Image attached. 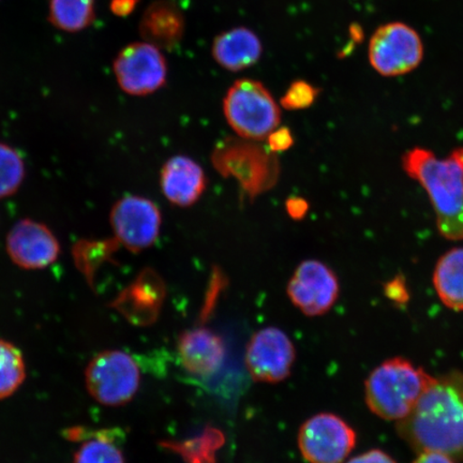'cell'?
Wrapping results in <instances>:
<instances>
[{
	"instance_id": "1",
	"label": "cell",
	"mask_w": 463,
	"mask_h": 463,
	"mask_svg": "<svg viewBox=\"0 0 463 463\" xmlns=\"http://www.w3.org/2000/svg\"><path fill=\"white\" fill-rule=\"evenodd\" d=\"M396 430L416 453L436 451L462 461L463 373L451 370L434 378Z\"/></svg>"
},
{
	"instance_id": "2",
	"label": "cell",
	"mask_w": 463,
	"mask_h": 463,
	"mask_svg": "<svg viewBox=\"0 0 463 463\" xmlns=\"http://www.w3.org/2000/svg\"><path fill=\"white\" fill-rule=\"evenodd\" d=\"M402 167L430 196L439 234L449 241L463 240V147L445 159L415 147L403 155Z\"/></svg>"
},
{
	"instance_id": "3",
	"label": "cell",
	"mask_w": 463,
	"mask_h": 463,
	"mask_svg": "<svg viewBox=\"0 0 463 463\" xmlns=\"http://www.w3.org/2000/svg\"><path fill=\"white\" fill-rule=\"evenodd\" d=\"M434 376L405 358L382 363L364 383V398L373 414L385 420H402L411 413Z\"/></svg>"
},
{
	"instance_id": "4",
	"label": "cell",
	"mask_w": 463,
	"mask_h": 463,
	"mask_svg": "<svg viewBox=\"0 0 463 463\" xmlns=\"http://www.w3.org/2000/svg\"><path fill=\"white\" fill-rule=\"evenodd\" d=\"M212 164L225 178H233L250 201L273 189L280 177L277 153L258 141L229 137L217 143Z\"/></svg>"
},
{
	"instance_id": "5",
	"label": "cell",
	"mask_w": 463,
	"mask_h": 463,
	"mask_svg": "<svg viewBox=\"0 0 463 463\" xmlns=\"http://www.w3.org/2000/svg\"><path fill=\"white\" fill-rule=\"evenodd\" d=\"M223 112L237 136L263 141L280 125V108L266 87L242 79L230 87L223 100Z\"/></svg>"
},
{
	"instance_id": "6",
	"label": "cell",
	"mask_w": 463,
	"mask_h": 463,
	"mask_svg": "<svg viewBox=\"0 0 463 463\" xmlns=\"http://www.w3.org/2000/svg\"><path fill=\"white\" fill-rule=\"evenodd\" d=\"M141 373L135 358L124 351L97 354L87 364L86 389L97 402L120 407L130 402L140 386Z\"/></svg>"
},
{
	"instance_id": "7",
	"label": "cell",
	"mask_w": 463,
	"mask_h": 463,
	"mask_svg": "<svg viewBox=\"0 0 463 463\" xmlns=\"http://www.w3.org/2000/svg\"><path fill=\"white\" fill-rule=\"evenodd\" d=\"M424 54V43L420 33L403 22L386 23L376 28L368 46L370 65L386 78L414 71Z\"/></svg>"
},
{
	"instance_id": "8",
	"label": "cell",
	"mask_w": 463,
	"mask_h": 463,
	"mask_svg": "<svg viewBox=\"0 0 463 463\" xmlns=\"http://www.w3.org/2000/svg\"><path fill=\"white\" fill-rule=\"evenodd\" d=\"M356 432L339 416L320 413L307 420L298 432V448L309 463H344L354 449Z\"/></svg>"
},
{
	"instance_id": "9",
	"label": "cell",
	"mask_w": 463,
	"mask_h": 463,
	"mask_svg": "<svg viewBox=\"0 0 463 463\" xmlns=\"http://www.w3.org/2000/svg\"><path fill=\"white\" fill-rule=\"evenodd\" d=\"M114 240L133 253L152 247L157 241L162 217L157 205L143 196L128 195L115 203L111 212Z\"/></svg>"
},
{
	"instance_id": "10",
	"label": "cell",
	"mask_w": 463,
	"mask_h": 463,
	"mask_svg": "<svg viewBox=\"0 0 463 463\" xmlns=\"http://www.w3.org/2000/svg\"><path fill=\"white\" fill-rule=\"evenodd\" d=\"M116 80L126 94L147 96L165 84L167 66L157 46L132 43L120 51L113 63Z\"/></svg>"
},
{
	"instance_id": "11",
	"label": "cell",
	"mask_w": 463,
	"mask_h": 463,
	"mask_svg": "<svg viewBox=\"0 0 463 463\" xmlns=\"http://www.w3.org/2000/svg\"><path fill=\"white\" fill-rule=\"evenodd\" d=\"M295 357L297 351L288 335L277 327H265L249 341L245 363L254 381L274 384L291 374Z\"/></svg>"
},
{
	"instance_id": "12",
	"label": "cell",
	"mask_w": 463,
	"mask_h": 463,
	"mask_svg": "<svg viewBox=\"0 0 463 463\" xmlns=\"http://www.w3.org/2000/svg\"><path fill=\"white\" fill-rule=\"evenodd\" d=\"M287 291L292 304L312 317L326 315L333 308L340 288L337 276L326 264L307 260L295 269Z\"/></svg>"
},
{
	"instance_id": "13",
	"label": "cell",
	"mask_w": 463,
	"mask_h": 463,
	"mask_svg": "<svg viewBox=\"0 0 463 463\" xmlns=\"http://www.w3.org/2000/svg\"><path fill=\"white\" fill-rule=\"evenodd\" d=\"M5 248L13 262L24 269H43L60 257L57 237L45 224L22 219L11 228Z\"/></svg>"
},
{
	"instance_id": "14",
	"label": "cell",
	"mask_w": 463,
	"mask_h": 463,
	"mask_svg": "<svg viewBox=\"0 0 463 463\" xmlns=\"http://www.w3.org/2000/svg\"><path fill=\"white\" fill-rule=\"evenodd\" d=\"M177 351L184 370L199 378L218 373L225 357L223 339L206 327L184 332L179 337Z\"/></svg>"
},
{
	"instance_id": "15",
	"label": "cell",
	"mask_w": 463,
	"mask_h": 463,
	"mask_svg": "<svg viewBox=\"0 0 463 463\" xmlns=\"http://www.w3.org/2000/svg\"><path fill=\"white\" fill-rule=\"evenodd\" d=\"M166 294L165 283L152 269H145L119 295V310L137 324H152L158 317Z\"/></svg>"
},
{
	"instance_id": "16",
	"label": "cell",
	"mask_w": 463,
	"mask_h": 463,
	"mask_svg": "<svg viewBox=\"0 0 463 463\" xmlns=\"http://www.w3.org/2000/svg\"><path fill=\"white\" fill-rule=\"evenodd\" d=\"M160 184L167 201L179 207H189L204 194L207 178L198 162L186 156H174L162 167Z\"/></svg>"
},
{
	"instance_id": "17",
	"label": "cell",
	"mask_w": 463,
	"mask_h": 463,
	"mask_svg": "<svg viewBox=\"0 0 463 463\" xmlns=\"http://www.w3.org/2000/svg\"><path fill=\"white\" fill-rule=\"evenodd\" d=\"M145 42L158 49L172 50L182 42L184 19L181 9L171 0H157L145 11L140 23Z\"/></svg>"
},
{
	"instance_id": "18",
	"label": "cell",
	"mask_w": 463,
	"mask_h": 463,
	"mask_svg": "<svg viewBox=\"0 0 463 463\" xmlns=\"http://www.w3.org/2000/svg\"><path fill=\"white\" fill-rule=\"evenodd\" d=\"M262 44L257 34L245 27L231 29L220 34L213 45L215 61L232 72L245 71L262 55Z\"/></svg>"
},
{
	"instance_id": "19",
	"label": "cell",
	"mask_w": 463,
	"mask_h": 463,
	"mask_svg": "<svg viewBox=\"0 0 463 463\" xmlns=\"http://www.w3.org/2000/svg\"><path fill=\"white\" fill-rule=\"evenodd\" d=\"M433 286L448 308L463 311V248L444 253L433 271Z\"/></svg>"
},
{
	"instance_id": "20",
	"label": "cell",
	"mask_w": 463,
	"mask_h": 463,
	"mask_svg": "<svg viewBox=\"0 0 463 463\" xmlns=\"http://www.w3.org/2000/svg\"><path fill=\"white\" fill-rule=\"evenodd\" d=\"M224 439L222 430L207 427L198 437L184 441H165L161 445L181 456L184 463H217V453L223 447Z\"/></svg>"
},
{
	"instance_id": "21",
	"label": "cell",
	"mask_w": 463,
	"mask_h": 463,
	"mask_svg": "<svg viewBox=\"0 0 463 463\" xmlns=\"http://www.w3.org/2000/svg\"><path fill=\"white\" fill-rule=\"evenodd\" d=\"M51 24L66 33H78L95 20V0H50Z\"/></svg>"
},
{
	"instance_id": "22",
	"label": "cell",
	"mask_w": 463,
	"mask_h": 463,
	"mask_svg": "<svg viewBox=\"0 0 463 463\" xmlns=\"http://www.w3.org/2000/svg\"><path fill=\"white\" fill-rule=\"evenodd\" d=\"M26 378L24 358L17 347L0 340V401L19 390Z\"/></svg>"
},
{
	"instance_id": "23",
	"label": "cell",
	"mask_w": 463,
	"mask_h": 463,
	"mask_svg": "<svg viewBox=\"0 0 463 463\" xmlns=\"http://www.w3.org/2000/svg\"><path fill=\"white\" fill-rule=\"evenodd\" d=\"M25 162L14 147L0 143V199L14 195L25 178Z\"/></svg>"
},
{
	"instance_id": "24",
	"label": "cell",
	"mask_w": 463,
	"mask_h": 463,
	"mask_svg": "<svg viewBox=\"0 0 463 463\" xmlns=\"http://www.w3.org/2000/svg\"><path fill=\"white\" fill-rule=\"evenodd\" d=\"M74 463H125L124 454L106 431L83 443L74 456Z\"/></svg>"
},
{
	"instance_id": "25",
	"label": "cell",
	"mask_w": 463,
	"mask_h": 463,
	"mask_svg": "<svg viewBox=\"0 0 463 463\" xmlns=\"http://www.w3.org/2000/svg\"><path fill=\"white\" fill-rule=\"evenodd\" d=\"M318 90L305 80H295L281 98V106L288 111L308 109L316 102Z\"/></svg>"
},
{
	"instance_id": "26",
	"label": "cell",
	"mask_w": 463,
	"mask_h": 463,
	"mask_svg": "<svg viewBox=\"0 0 463 463\" xmlns=\"http://www.w3.org/2000/svg\"><path fill=\"white\" fill-rule=\"evenodd\" d=\"M384 294L393 304L403 306L410 300L407 281L402 275H397L384 285Z\"/></svg>"
},
{
	"instance_id": "27",
	"label": "cell",
	"mask_w": 463,
	"mask_h": 463,
	"mask_svg": "<svg viewBox=\"0 0 463 463\" xmlns=\"http://www.w3.org/2000/svg\"><path fill=\"white\" fill-rule=\"evenodd\" d=\"M294 144V137L291 130L287 127L277 128L268 137V146L275 153L286 152Z\"/></svg>"
},
{
	"instance_id": "28",
	"label": "cell",
	"mask_w": 463,
	"mask_h": 463,
	"mask_svg": "<svg viewBox=\"0 0 463 463\" xmlns=\"http://www.w3.org/2000/svg\"><path fill=\"white\" fill-rule=\"evenodd\" d=\"M286 210L288 215L292 219L302 220L308 213L309 203L299 196H291L286 202Z\"/></svg>"
},
{
	"instance_id": "29",
	"label": "cell",
	"mask_w": 463,
	"mask_h": 463,
	"mask_svg": "<svg viewBox=\"0 0 463 463\" xmlns=\"http://www.w3.org/2000/svg\"><path fill=\"white\" fill-rule=\"evenodd\" d=\"M345 463H397L389 454L381 449H372L366 453L353 457Z\"/></svg>"
},
{
	"instance_id": "30",
	"label": "cell",
	"mask_w": 463,
	"mask_h": 463,
	"mask_svg": "<svg viewBox=\"0 0 463 463\" xmlns=\"http://www.w3.org/2000/svg\"><path fill=\"white\" fill-rule=\"evenodd\" d=\"M413 463H456V461L450 457L436 453V451H425V453H420Z\"/></svg>"
},
{
	"instance_id": "31",
	"label": "cell",
	"mask_w": 463,
	"mask_h": 463,
	"mask_svg": "<svg viewBox=\"0 0 463 463\" xmlns=\"http://www.w3.org/2000/svg\"><path fill=\"white\" fill-rule=\"evenodd\" d=\"M137 0H112L111 10L118 16L129 15L135 10Z\"/></svg>"
}]
</instances>
